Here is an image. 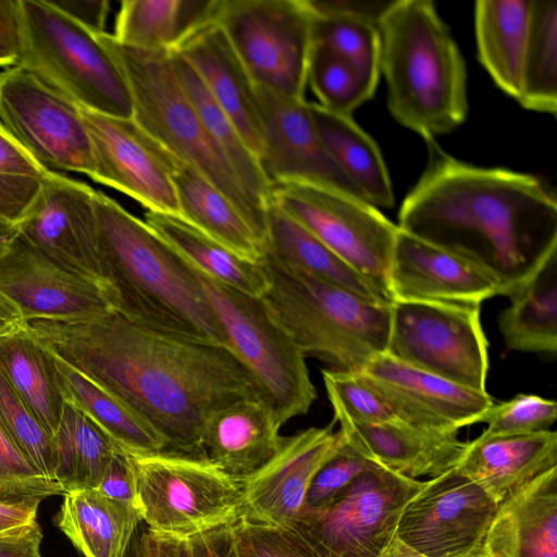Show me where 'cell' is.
Listing matches in <instances>:
<instances>
[{"mask_svg":"<svg viewBox=\"0 0 557 557\" xmlns=\"http://www.w3.org/2000/svg\"><path fill=\"white\" fill-rule=\"evenodd\" d=\"M344 443L333 423L309 428L284 437L277 453L253 473L238 479L243 515L255 521L289 530L300 516L317 472Z\"/></svg>","mask_w":557,"mask_h":557,"instance_id":"obj_20","label":"cell"},{"mask_svg":"<svg viewBox=\"0 0 557 557\" xmlns=\"http://www.w3.org/2000/svg\"><path fill=\"white\" fill-rule=\"evenodd\" d=\"M498 503L453 469L425 481L403 508L395 536L423 557H481Z\"/></svg>","mask_w":557,"mask_h":557,"instance_id":"obj_15","label":"cell"},{"mask_svg":"<svg viewBox=\"0 0 557 557\" xmlns=\"http://www.w3.org/2000/svg\"><path fill=\"white\" fill-rule=\"evenodd\" d=\"M307 85H310L320 107L347 115L372 98L377 86L349 61L314 42Z\"/></svg>","mask_w":557,"mask_h":557,"instance_id":"obj_42","label":"cell"},{"mask_svg":"<svg viewBox=\"0 0 557 557\" xmlns=\"http://www.w3.org/2000/svg\"><path fill=\"white\" fill-rule=\"evenodd\" d=\"M0 293L24 321H87L113 309L102 284L52 260L17 233L0 255Z\"/></svg>","mask_w":557,"mask_h":557,"instance_id":"obj_17","label":"cell"},{"mask_svg":"<svg viewBox=\"0 0 557 557\" xmlns=\"http://www.w3.org/2000/svg\"><path fill=\"white\" fill-rule=\"evenodd\" d=\"M487 348L480 305L392 302L386 352L411 367L487 392Z\"/></svg>","mask_w":557,"mask_h":557,"instance_id":"obj_13","label":"cell"},{"mask_svg":"<svg viewBox=\"0 0 557 557\" xmlns=\"http://www.w3.org/2000/svg\"><path fill=\"white\" fill-rule=\"evenodd\" d=\"M322 379L339 425L404 423L424 428L405 405L359 373L324 369Z\"/></svg>","mask_w":557,"mask_h":557,"instance_id":"obj_41","label":"cell"},{"mask_svg":"<svg viewBox=\"0 0 557 557\" xmlns=\"http://www.w3.org/2000/svg\"><path fill=\"white\" fill-rule=\"evenodd\" d=\"M424 484L373 462L331 503L302 509L288 531L302 557H381Z\"/></svg>","mask_w":557,"mask_h":557,"instance_id":"obj_10","label":"cell"},{"mask_svg":"<svg viewBox=\"0 0 557 557\" xmlns=\"http://www.w3.org/2000/svg\"><path fill=\"white\" fill-rule=\"evenodd\" d=\"M270 409L259 398H246L216 411L207 422L203 455L230 475L242 479L265 465L284 437Z\"/></svg>","mask_w":557,"mask_h":557,"instance_id":"obj_27","label":"cell"},{"mask_svg":"<svg viewBox=\"0 0 557 557\" xmlns=\"http://www.w3.org/2000/svg\"><path fill=\"white\" fill-rule=\"evenodd\" d=\"M0 370L41 426L53 436L65 397L51 351L24 322L0 336Z\"/></svg>","mask_w":557,"mask_h":557,"instance_id":"obj_32","label":"cell"},{"mask_svg":"<svg viewBox=\"0 0 557 557\" xmlns=\"http://www.w3.org/2000/svg\"><path fill=\"white\" fill-rule=\"evenodd\" d=\"M397 226L491 275L511 296L557 253V202L535 176L480 168L431 146Z\"/></svg>","mask_w":557,"mask_h":557,"instance_id":"obj_2","label":"cell"},{"mask_svg":"<svg viewBox=\"0 0 557 557\" xmlns=\"http://www.w3.org/2000/svg\"><path fill=\"white\" fill-rule=\"evenodd\" d=\"M51 5L64 13L94 34L104 33L110 3L107 0H48Z\"/></svg>","mask_w":557,"mask_h":557,"instance_id":"obj_53","label":"cell"},{"mask_svg":"<svg viewBox=\"0 0 557 557\" xmlns=\"http://www.w3.org/2000/svg\"><path fill=\"white\" fill-rule=\"evenodd\" d=\"M312 39L349 61L377 85L381 73L377 25L346 15L312 14Z\"/></svg>","mask_w":557,"mask_h":557,"instance_id":"obj_43","label":"cell"},{"mask_svg":"<svg viewBox=\"0 0 557 557\" xmlns=\"http://www.w3.org/2000/svg\"><path fill=\"white\" fill-rule=\"evenodd\" d=\"M53 521L85 557H124L143 519L134 506L78 488L63 494Z\"/></svg>","mask_w":557,"mask_h":557,"instance_id":"obj_28","label":"cell"},{"mask_svg":"<svg viewBox=\"0 0 557 557\" xmlns=\"http://www.w3.org/2000/svg\"><path fill=\"white\" fill-rule=\"evenodd\" d=\"M195 272L224 330L228 349L257 381L261 399L277 424L306 414L317 398L306 357L271 317L261 297Z\"/></svg>","mask_w":557,"mask_h":557,"instance_id":"obj_8","label":"cell"},{"mask_svg":"<svg viewBox=\"0 0 557 557\" xmlns=\"http://www.w3.org/2000/svg\"><path fill=\"white\" fill-rule=\"evenodd\" d=\"M557 418V404L534 394H518L492 405L479 422L487 424L481 435L506 436L548 431Z\"/></svg>","mask_w":557,"mask_h":557,"instance_id":"obj_46","label":"cell"},{"mask_svg":"<svg viewBox=\"0 0 557 557\" xmlns=\"http://www.w3.org/2000/svg\"><path fill=\"white\" fill-rule=\"evenodd\" d=\"M372 463L344 438L338 451L314 475L302 509H315L331 503Z\"/></svg>","mask_w":557,"mask_h":557,"instance_id":"obj_48","label":"cell"},{"mask_svg":"<svg viewBox=\"0 0 557 557\" xmlns=\"http://www.w3.org/2000/svg\"><path fill=\"white\" fill-rule=\"evenodd\" d=\"M65 400L88 416L124 453L154 455L165 450L161 437L113 395L51 352Z\"/></svg>","mask_w":557,"mask_h":557,"instance_id":"obj_36","label":"cell"},{"mask_svg":"<svg viewBox=\"0 0 557 557\" xmlns=\"http://www.w3.org/2000/svg\"><path fill=\"white\" fill-rule=\"evenodd\" d=\"M215 23L256 87L305 100L313 46L306 0H220Z\"/></svg>","mask_w":557,"mask_h":557,"instance_id":"obj_11","label":"cell"},{"mask_svg":"<svg viewBox=\"0 0 557 557\" xmlns=\"http://www.w3.org/2000/svg\"><path fill=\"white\" fill-rule=\"evenodd\" d=\"M175 51L194 67L207 90L258 159L263 134L256 85L222 28L215 22L210 23L193 34Z\"/></svg>","mask_w":557,"mask_h":557,"instance_id":"obj_24","label":"cell"},{"mask_svg":"<svg viewBox=\"0 0 557 557\" xmlns=\"http://www.w3.org/2000/svg\"><path fill=\"white\" fill-rule=\"evenodd\" d=\"M381 557H423L406 546L396 536Z\"/></svg>","mask_w":557,"mask_h":557,"instance_id":"obj_60","label":"cell"},{"mask_svg":"<svg viewBox=\"0 0 557 557\" xmlns=\"http://www.w3.org/2000/svg\"><path fill=\"white\" fill-rule=\"evenodd\" d=\"M54 480L63 494L97 488L113 455L120 449L88 416L65 400L53 434Z\"/></svg>","mask_w":557,"mask_h":557,"instance_id":"obj_38","label":"cell"},{"mask_svg":"<svg viewBox=\"0 0 557 557\" xmlns=\"http://www.w3.org/2000/svg\"><path fill=\"white\" fill-rule=\"evenodd\" d=\"M24 326L123 403L168 451L205 457L208 420L238 400L261 399L257 381L228 349L154 334L113 309L87 321L37 319Z\"/></svg>","mask_w":557,"mask_h":557,"instance_id":"obj_1","label":"cell"},{"mask_svg":"<svg viewBox=\"0 0 557 557\" xmlns=\"http://www.w3.org/2000/svg\"><path fill=\"white\" fill-rule=\"evenodd\" d=\"M174 70L187 96L200 115L206 128L224 153L247 193L262 207L270 201L271 187L258 159L250 151L235 125L215 102L205 84L178 52H170Z\"/></svg>","mask_w":557,"mask_h":557,"instance_id":"obj_39","label":"cell"},{"mask_svg":"<svg viewBox=\"0 0 557 557\" xmlns=\"http://www.w3.org/2000/svg\"><path fill=\"white\" fill-rule=\"evenodd\" d=\"M270 200L307 228L388 302V271L399 227L345 191L307 184L271 186Z\"/></svg>","mask_w":557,"mask_h":557,"instance_id":"obj_12","label":"cell"},{"mask_svg":"<svg viewBox=\"0 0 557 557\" xmlns=\"http://www.w3.org/2000/svg\"><path fill=\"white\" fill-rule=\"evenodd\" d=\"M263 253L283 265L344 287L363 298L391 304L272 200L267 207V240Z\"/></svg>","mask_w":557,"mask_h":557,"instance_id":"obj_35","label":"cell"},{"mask_svg":"<svg viewBox=\"0 0 557 557\" xmlns=\"http://www.w3.org/2000/svg\"><path fill=\"white\" fill-rule=\"evenodd\" d=\"M377 27L392 116L426 140L463 123L466 65L434 3L392 1Z\"/></svg>","mask_w":557,"mask_h":557,"instance_id":"obj_4","label":"cell"},{"mask_svg":"<svg viewBox=\"0 0 557 557\" xmlns=\"http://www.w3.org/2000/svg\"><path fill=\"white\" fill-rule=\"evenodd\" d=\"M392 301L480 305L498 295L497 282L461 257L399 228L388 271Z\"/></svg>","mask_w":557,"mask_h":557,"instance_id":"obj_21","label":"cell"},{"mask_svg":"<svg viewBox=\"0 0 557 557\" xmlns=\"http://www.w3.org/2000/svg\"><path fill=\"white\" fill-rule=\"evenodd\" d=\"M95 191L82 182L47 171L38 197L16 230L40 252L106 287Z\"/></svg>","mask_w":557,"mask_h":557,"instance_id":"obj_18","label":"cell"},{"mask_svg":"<svg viewBox=\"0 0 557 557\" xmlns=\"http://www.w3.org/2000/svg\"><path fill=\"white\" fill-rule=\"evenodd\" d=\"M523 108L555 115L557 112V2L531 0L521 90Z\"/></svg>","mask_w":557,"mask_h":557,"instance_id":"obj_40","label":"cell"},{"mask_svg":"<svg viewBox=\"0 0 557 557\" xmlns=\"http://www.w3.org/2000/svg\"><path fill=\"white\" fill-rule=\"evenodd\" d=\"M154 534L158 542L159 557H193L189 539Z\"/></svg>","mask_w":557,"mask_h":557,"instance_id":"obj_58","label":"cell"},{"mask_svg":"<svg viewBox=\"0 0 557 557\" xmlns=\"http://www.w3.org/2000/svg\"><path fill=\"white\" fill-rule=\"evenodd\" d=\"M145 222L198 272L249 296L267 292L269 276L261 260L236 255L176 215L146 211Z\"/></svg>","mask_w":557,"mask_h":557,"instance_id":"obj_34","label":"cell"},{"mask_svg":"<svg viewBox=\"0 0 557 557\" xmlns=\"http://www.w3.org/2000/svg\"><path fill=\"white\" fill-rule=\"evenodd\" d=\"M96 35L126 79L133 120L171 154L218 188L265 245L267 208L247 193L209 134L177 77L170 52L131 48L106 32Z\"/></svg>","mask_w":557,"mask_h":557,"instance_id":"obj_6","label":"cell"},{"mask_svg":"<svg viewBox=\"0 0 557 557\" xmlns=\"http://www.w3.org/2000/svg\"><path fill=\"white\" fill-rule=\"evenodd\" d=\"M261 262L269 276L261 299L305 357L358 373L374 356L386 352L392 304L363 298L267 253Z\"/></svg>","mask_w":557,"mask_h":557,"instance_id":"obj_5","label":"cell"},{"mask_svg":"<svg viewBox=\"0 0 557 557\" xmlns=\"http://www.w3.org/2000/svg\"><path fill=\"white\" fill-rule=\"evenodd\" d=\"M0 430L40 475L55 482L53 437L28 410L1 370Z\"/></svg>","mask_w":557,"mask_h":557,"instance_id":"obj_45","label":"cell"},{"mask_svg":"<svg viewBox=\"0 0 557 557\" xmlns=\"http://www.w3.org/2000/svg\"><path fill=\"white\" fill-rule=\"evenodd\" d=\"M79 110L92 144L91 180L127 195L147 211L180 216L173 154L133 119Z\"/></svg>","mask_w":557,"mask_h":557,"instance_id":"obj_16","label":"cell"},{"mask_svg":"<svg viewBox=\"0 0 557 557\" xmlns=\"http://www.w3.org/2000/svg\"><path fill=\"white\" fill-rule=\"evenodd\" d=\"M20 11L18 66L82 109L133 119L126 79L96 34L48 0H20Z\"/></svg>","mask_w":557,"mask_h":557,"instance_id":"obj_7","label":"cell"},{"mask_svg":"<svg viewBox=\"0 0 557 557\" xmlns=\"http://www.w3.org/2000/svg\"><path fill=\"white\" fill-rule=\"evenodd\" d=\"M481 557H557V467L499 503Z\"/></svg>","mask_w":557,"mask_h":557,"instance_id":"obj_25","label":"cell"},{"mask_svg":"<svg viewBox=\"0 0 557 557\" xmlns=\"http://www.w3.org/2000/svg\"><path fill=\"white\" fill-rule=\"evenodd\" d=\"M16 233L17 230L15 225L0 221V255L7 249Z\"/></svg>","mask_w":557,"mask_h":557,"instance_id":"obj_61","label":"cell"},{"mask_svg":"<svg viewBox=\"0 0 557 557\" xmlns=\"http://www.w3.org/2000/svg\"><path fill=\"white\" fill-rule=\"evenodd\" d=\"M38 505L0 502V533L37 520Z\"/></svg>","mask_w":557,"mask_h":557,"instance_id":"obj_56","label":"cell"},{"mask_svg":"<svg viewBox=\"0 0 557 557\" xmlns=\"http://www.w3.org/2000/svg\"><path fill=\"white\" fill-rule=\"evenodd\" d=\"M313 15H346L379 25L392 1L306 0Z\"/></svg>","mask_w":557,"mask_h":557,"instance_id":"obj_51","label":"cell"},{"mask_svg":"<svg viewBox=\"0 0 557 557\" xmlns=\"http://www.w3.org/2000/svg\"><path fill=\"white\" fill-rule=\"evenodd\" d=\"M557 467V433L484 436L468 442L456 470L498 504L540 474Z\"/></svg>","mask_w":557,"mask_h":557,"instance_id":"obj_26","label":"cell"},{"mask_svg":"<svg viewBox=\"0 0 557 557\" xmlns=\"http://www.w3.org/2000/svg\"><path fill=\"white\" fill-rule=\"evenodd\" d=\"M95 208L103 280L113 310L154 334L228 349L191 265L145 221L99 190Z\"/></svg>","mask_w":557,"mask_h":557,"instance_id":"obj_3","label":"cell"},{"mask_svg":"<svg viewBox=\"0 0 557 557\" xmlns=\"http://www.w3.org/2000/svg\"><path fill=\"white\" fill-rule=\"evenodd\" d=\"M23 322L16 306L0 293V336L21 327Z\"/></svg>","mask_w":557,"mask_h":557,"instance_id":"obj_59","label":"cell"},{"mask_svg":"<svg viewBox=\"0 0 557 557\" xmlns=\"http://www.w3.org/2000/svg\"><path fill=\"white\" fill-rule=\"evenodd\" d=\"M404 404L428 429L456 431L479 423L493 405L479 392L411 367L388 352L374 356L358 372Z\"/></svg>","mask_w":557,"mask_h":557,"instance_id":"obj_22","label":"cell"},{"mask_svg":"<svg viewBox=\"0 0 557 557\" xmlns=\"http://www.w3.org/2000/svg\"><path fill=\"white\" fill-rule=\"evenodd\" d=\"M63 495L61 486L40 475L0 430V502L38 505Z\"/></svg>","mask_w":557,"mask_h":557,"instance_id":"obj_47","label":"cell"},{"mask_svg":"<svg viewBox=\"0 0 557 557\" xmlns=\"http://www.w3.org/2000/svg\"><path fill=\"white\" fill-rule=\"evenodd\" d=\"M0 122L45 170L91 178L92 144L79 108L22 66L0 73Z\"/></svg>","mask_w":557,"mask_h":557,"instance_id":"obj_14","label":"cell"},{"mask_svg":"<svg viewBox=\"0 0 557 557\" xmlns=\"http://www.w3.org/2000/svg\"><path fill=\"white\" fill-rule=\"evenodd\" d=\"M172 180L180 218L251 261L262 259L265 245L237 208L208 180L173 156Z\"/></svg>","mask_w":557,"mask_h":557,"instance_id":"obj_30","label":"cell"},{"mask_svg":"<svg viewBox=\"0 0 557 557\" xmlns=\"http://www.w3.org/2000/svg\"><path fill=\"white\" fill-rule=\"evenodd\" d=\"M531 1L479 0L474 7L478 57L494 83L518 100Z\"/></svg>","mask_w":557,"mask_h":557,"instance_id":"obj_33","label":"cell"},{"mask_svg":"<svg viewBox=\"0 0 557 557\" xmlns=\"http://www.w3.org/2000/svg\"><path fill=\"white\" fill-rule=\"evenodd\" d=\"M124 557H159L156 534L144 522L137 528Z\"/></svg>","mask_w":557,"mask_h":557,"instance_id":"obj_57","label":"cell"},{"mask_svg":"<svg viewBox=\"0 0 557 557\" xmlns=\"http://www.w3.org/2000/svg\"><path fill=\"white\" fill-rule=\"evenodd\" d=\"M309 109L327 153L360 197L376 208L393 207L392 182L375 141L350 115L313 102H309Z\"/></svg>","mask_w":557,"mask_h":557,"instance_id":"obj_31","label":"cell"},{"mask_svg":"<svg viewBox=\"0 0 557 557\" xmlns=\"http://www.w3.org/2000/svg\"><path fill=\"white\" fill-rule=\"evenodd\" d=\"M339 432L366 459L416 480L434 479L455 469L468 444L456 431L404 423L343 424Z\"/></svg>","mask_w":557,"mask_h":557,"instance_id":"obj_23","label":"cell"},{"mask_svg":"<svg viewBox=\"0 0 557 557\" xmlns=\"http://www.w3.org/2000/svg\"><path fill=\"white\" fill-rule=\"evenodd\" d=\"M256 90L263 134L258 161L270 187L307 184L361 198L327 153L314 126L309 102L259 87Z\"/></svg>","mask_w":557,"mask_h":557,"instance_id":"obj_19","label":"cell"},{"mask_svg":"<svg viewBox=\"0 0 557 557\" xmlns=\"http://www.w3.org/2000/svg\"><path fill=\"white\" fill-rule=\"evenodd\" d=\"M132 457L136 507L152 532L190 539L230 525L243 515L239 480L206 457L168 450Z\"/></svg>","mask_w":557,"mask_h":557,"instance_id":"obj_9","label":"cell"},{"mask_svg":"<svg viewBox=\"0 0 557 557\" xmlns=\"http://www.w3.org/2000/svg\"><path fill=\"white\" fill-rule=\"evenodd\" d=\"M21 46L20 0H0V66L17 65Z\"/></svg>","mask_w":557,"mask_h":557,"instance_id":"obj_52","label":"cell"},{"mask_svg":"<svg viewBox=\"0 0 557 557\" xmlns=\"http://www.w3.org/2000/svg\"><path fill=\"white\" fill-rule=\"evenodd\" d=\"M47 170L0 122V221L17 225L38 197Z\"/></svg>","mask_w":557,"mask_h":557,"instance_id":"obj_44","label":"cell"},{"mask_svg":"<svg viewBox=\"0 0 557 557\" xmlns=\"http://www.w3.org/2000/svg\"><path fill=\"white\" fill-rule=\"evenodd\" d=\"M41 528L37 520L0 533V557H41Z\"/></svg>","mask_w":557,"mask_h":557,"instance_id":"obj_54","label":"cell"},{"mask_svg":"<svg viewBox=\"0 0 557 557\" xmlns=\"http://www.w3.org/2000/svg\"><path fill=\"white\" fill-rule=\"evenodd\" d=\"M96 490L108 498L136 507V473L133 457L117 450Z\"/></svg>","mask_w":557,"mask_h":557,"instance_id":"obj_50","label":"cell"},{"mask_svg":"<svg viewBox=\"0 0 557 557\" xmlns=\"http://www.w3.org/2000/svg\"><path fill=\"white\" fill-rule=\"evenodd\" d=\"M193 557H236L230 525L189 539Z\"/></svg>","mask_w":557,"mask_h":557,"instance_id":"obj_55","label":"cell"},{"mask_svg":"<svg viewBox=\"0 0 557 557\" xmlns=\"http://www.w3.org/2000/svg\"><path fill=\"white\" fill-rule=\"evenodd\" d=\"M220 0H124L111 34L140 50L175 51L193 34L215 22Z\"/></svg>","mask_w":557,"mask_h":557,"instance_id":"obj_29","label":"cell"},{"mask_svg":"<svg viewBox=\"0 0 557 557\" xmlns=\"http://www.w3.org/2000/svg\"><path fill=\"white\" fill-rule=\"evenodd\" d=\"M236 557H302L288 530L242 515L230 524Z\"/></svg>","mask_w":557,"mask_h":557,"instance_id":"obj_49","label":"cell"},{"mask_svg":"<svg viewBox=\"0 0 557 557\" xmlns=\"http://www.w3.org/2000/svg\"><path fill=\"white\" fill-rule=\"evenodd\" d=\"M557 253L513 293L498 325L508 349L554 354L557 349Z\"/></svg>","mask_w":557,"mask_h":557,"instance_id":"obj_37","label":"cell"}]
</instances>
